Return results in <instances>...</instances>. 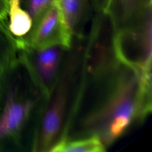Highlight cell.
Wrapping results in <instances>:
<instances>
[{
    "mask_svg": "<svg viewBox=\"0 0 152 152\" xmlns=\"http://www.w3.org/2000/svg\"><path fill=\"white\" fill-rule=\"evenodd\" d=\"M91 75L99 91L81 119L79 135H96L106 147L151 112V69H143L119 59Z\"/></svg>",
    "mask_w": 152,
    "mask_h": 152,
    "instance_id": "cell-1",
    "label": "cell"
},
{
    "mask_svg": "<svg viewBox=\"0 0 152 152\" xmlns=\"http://www.w3.org/2000/svg\"><path fill=\"white\" fill-rule=\"evenodd\" d=\"M114 46L121 61L143 69L151 68L152 5L134 26L115 33Z\"/></svg>",
    "mask_w": 152,
    "mask_h": 152,
    "instance_id": "cell-2",
    "label": "cell"
},
{
    "mask_svg": "<svg viewBox=\"0 0 152 152\" xmlns=\"http://www.w3.org/2000/svg\"><path fill=\"white\" fill-rule=\"evenodd\" d=\"M29 33L28 39L24 41L33 49L55 45L69 48L71 44L56 1L33 21Z\"/></svg>",
    "mask_w": 152,
    "mask_h": 152,
    "instance_id": "cell-3",
    "label": "cell"
},
{
    "mask_svg": "<svg viewBox=\"0 0 152 152\" xmlns=\"http://www.w3.org/2000/svg\"><path fill=\"white\" fill-rule=\"evenodd\" d=\"M61 80L43 116L39 133L34 142V150L49 151L57 142L64 120L68 100V83Z\"/></svg>",
    "mask_w": 152,
    "mask_h": 152,
    "instance_id": "cell-4",
    "label": "cell"
},
{
    "mask_svg": "<svg viewBox=\"0 0 152 152\" xmlns=\"http://www.w3.org/2000/svg\"><path fill=\"white\" fill-rule=\"evenodd\" d=\"M34 105V101L22 96L17 87L9 90L0 113V144L17 136Z\"/></svg>",
    "mask_w": 152,
    "mask_h": 152,
    "instance_id": "cell-5",
    "label": "cell"
},
{
    "mask_svg": "<svg viewBox=\"0 0 152 152\" xmlns=\"http://www.w3.org/2000/svg\"><path fill=\"white\" fill-rule=\"evenodd\" d=\"M151 5L152 0H109L104 11L116 33L134 26Z\"/></svg>",
    "mask_w": 152,
    "mask_h": 152,
    "instance_id": "cell-6",
    "label": "cell"
},
{
    "mask_svg": "<svg viewBox=\"0 0 152 152\" xmlns=\"http://www.w3.org/2000/svg\"><path fill=\"white\" fill-rule=\"evenodd\" d=\"M62 48L64 47L61 45H55L39 49H33L36 50V53L33 62L24 59L20 60L30 71L34 70V72L44 83H50L55 77Z\"/></svg>",
    "mask_w": 152,
    "mask_h": 152,
    "instance_id": "cell-7",
    "label": "cell"
},
{
    "mask_svg": "<svg viewBox=\"0 0 152 152\" xmlns=\"http://www.w3.org/2000/svg\"><path fill=\"white\" fill-rule=\"evenodd\" d=\"M16 41L8 28V22L0 21V103L7 76L17 64Z\"/></svg>",
    "mask_w": 152,
    "mask_h": 152,
    "instance_id": "cell-8",
    "label": "cell"
},
{
    "mask_svg": "<svg viewBox=\"0 0 152 152\" xmlns=\"http://www.w3.org/2000/svg\"><path fill=\"white\" fill-rule=\"evenodd\" d=\"M67 34L72 40L86 17L89 0H56Z\"/></svg>",
    "mask_w": 152,
    "mask_h": 152,
    "instance_id": "cell-9",
    "label": "cell"
},
{
    "mask_svg": "<svg viewBox=\"0 0 152 152\" xmlns=\"http://www.w3.org/2000/svg\"><path fill=\"white\" fill-rule=\"evenodd\" d=\"M105 145L96 135L75 138H61L54 144L50 152H103Z\"/></svg>",
    "mask_w": 152,
    "mask_h": 152,
    "instance_id": "cell-10",
    "label": "cell"
},
{
    "mask_svg": "<svg viewBox=\"0 0 152 152\" xmlns=\"http://www.w3.org/2000/svg\"><path fill=\"white\" fill-rule=\"evenodd\" d=\"M8 28L17 38H21L30 31L33 21L29 14L23 8L20 0H9Z\"/></svg>",
    "mask_w": 152,
    "mask_h": 152,
    "instance_id": "cell-11",
    "label": "cell"
},
{
    "mask_svg": "<svg viewBox=\"0 0 152 152\" xmlns=\"http://www.w3.org/2000/svg\"><path fill=\"white\" fill-rule=\"evenodd\" d=\"M56 0H24V10L33 21L46 8Z\"/></svg>",
    "mask_w": 152,
    "mask_h": 152,
    "instance_id": "cell-12",
    "label": "cell"
},
{
    "mask_svg": "<svg viewBox=\"0 0 152 152\" xmlns=\"http://www.w3.org/2000/svg\"><path fill=\"white\" fill-rule=\"evenodd\" d=\"M9 0H0V21L8 22Z\"/></svg>",
    "mask_w": 152,
    "mask_h": 152,
    "instance_id": "cell-13",
    "label": "cell"
},
{
    "mask_svg": "<svg viewBox=\"0 0 152 152\" xmlns=\"http://www.w3.org/2000/svg\"><path fill=\"white\" fill-rule=\"evenodd\" d=\"M92 8L95 12L104 11L109 0H89Z\"/></svg>",
    "mask_w": 152,
    "mask_h": 152,
    "instance_id": "cell-14",
    "label": "cell"
}]
</instances>
